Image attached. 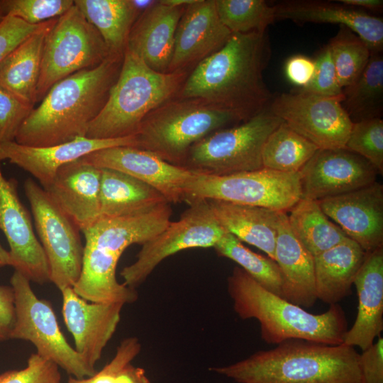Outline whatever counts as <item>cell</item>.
<instances>
[{
  "mask_svg": "<svg viewBox=\"0 0 383 383\" xmlns=\"http://www.w3.org/2000/svg\"><path fill=\"white\" fill-rule=\"evenodd\" d=\"M271 55L267 31L232 33L223 48L191 71L177 96L205 100L246 121L273 99L263 77Z\"/></svg>",
  "mask_w": 383,
  "mask_h": 383,
  "instance_id": "6da1fadb",
  "label": "cell"
},
{
  "mask_svg": "<svg viewBox=\"0 0 383 383\" xmlns=\"http://www.w3.org/2000/svg\"><path fill=\"white\" fill-rule=\"evenodd\" d=\"M123 55H110L96 67L77 72L57 82L33 109L15 141L44 147L86 137L119 75Z\"/></svg>",
  "mask_w": 383,
  "mask_h": 383,
  "instance_id": "7a4b0ae2",
  "label": "cell"
},
{
  "mask_svg": "<svg viewBox=\"0 0 383 383\" xmlns=\"http://www.w3.org/2000/svg\"><path fill=\"white\" fill-rule=\"evenodd\" d=\"M360 355L344 343L289 339L209 370L237 383H362Z\"/></svg>",
  "mask_w": 383,
  "mask_h": 383,
  "instance_id": "3957f363",
  "label": "cell"
},
{
  "mask_svg": "<svg viewBox=\"0 0 383 383\" xmlns=\"http://www.w3.org/2000/svg\"><path fill=\"white\" fill-rule=\"evenodd\" d=\"M227 291L235 313L243 320L256 319L262 339L269 344L303 339L339 345L348 329L338 304L330 305L322 313H310L266 289L240 267L228 277Z\"/></svg>",
  "mask_w": 383,
  "mask_h": 383,
  "instance_id": "277c9868",
  "label": "cell"
},
{
  "mask_svg": "<svg viewBox=\"0 0 383 383\" xmlns=\"http://www.w3.org/2000/svg\"><path fill=\"white\" fill-rule=\"evenodd\" d=\"M190 72H156L126 48L118 79L86 138L104 140L135 135L149 113L178 96Z\"/></svg>",
  "mask_w": 383,
  "mask_h": 383,
  "instance_id": "5b68a950",
  "label": "cell"
},
{
  "mask_svg": "<svg viewBox=\"0 0 383 383\" xmlns=\"http://www.w3.org/2000/svg\"><path fill=\"white\" fill-rule=\"evenodd\" d=\"M242 121L235 113L205 100L176 96L144 118L134 135L135 148L181 166L196 143Z\"/></svg>",
  "mask_w": 383,
  "mask_h": 383,
  "instance_id": "8992f818",
  "label": "cell"
},
{
  "mask_svg": "<svg viewBox=\"0 0 383 383\" xmlns=\"http://www.w3.org/2000/svg\"><path fill=\"white\" fill-rule=\"evenodd\" d=\"M82 233V267L74 292L89 302L125 305L135 301L136 290L119 283L116 271L124 250L140 242L138 226L126 218H100Z\"/></svg>",
  "mask_w": 383,
  "mask_h": 383,
  "instance_id": "52a82bcc",
  "label": "cell"
},
{
  "mask_svg": "<svg viewBox=\"0 0 383 383\" xmlns=\"http://www.w3.org/2000/svg\"><path fill=\"white\" fill-rule=\"evenodd\" d=\"M282 122L268 106L250 118L218 130L196 143L181 167L213 176L263 169L264 145Z\"/></svg>",
  "mask_w": 383,
  "mask_h": 383,
  "instance_id": "ba28073f",
  "label": "cell"
},
{
  "mask_svg": "<svg viewBox=\"0 0 383 383\" xmlns=\"http://www.w3.org/2000/svg\"><path fill=\"white\" fill-rule=\"evenodd\" d=\"M110 55L99 31L74 4L56 19L45 36L36 103L57 82L96 67Z\"/></svg>",
  "mask_w": 383,
  "mask_h": 383,
  "instance_id": "9c48e42d",
  "label": "cell"
},
{
  "mask_svg": "<svg viewBox=\"0 0 383 383\" xmlns=\"http://www.w3.org/2000/svg\"><path fill=\"white\" fill-rule=\"evenodd\" d=\"M301 199L299 172L263 168L223 176L194 172L185 189L184 201L219 200L287 213Z\"/></svg>",
  "mask_w": 383,
  "mask_h": 383,
  "instance_id": "30bf717a",
  "label": "cell"
},
{
  "mask_svg": "<svg viewBox=\"0 0 383 383\" xmlns=\"http://www.w3.org/2000/svg\"><path fill=\"white\" fill-rule=\"evenodd\" d=\"M10 282L14 293L16 312L10 339L30 342L38 355L54 362L75 378L94 376L97 371L67 343L50 304L37 297L30 281L14 270Z\"/></svg>",
  "mask_w": 383,
  "mask_h": 383,
  "instance_id": "8fae6325",
  "label": "cell"
},
{
  "mask_svg": "<svg viewBox=\"0 0 383 383\" xmlns=\"http://www.w3.org/2000/svg\"><path fill=\"white\" fill-rule=\"evenodd\" d=\"M187 209L177 221L142 245L135 261L121 272L123 284L135 289L167 257L183 250L214 247L227 232L204 199L187 201Z\"/></svg>",
  "mask_w": 383,
  "mask_h": 383,
  "instance_id": "7c38bea8",
  "label": "cell"
},
{
  "mask_svg": "<svg viewBox=\"0 0 383 383\" xmlns=\"http://www.w3.org/2000/svg\"><path fill=\"white\" fill-rule=\"evenodd\" d=\"M23 187L47 258L50 281L60 291L72 287L80 276L83 262L79 229L35 182L27 179Z\"/></svg>",
  "mask_w": 383,
  "mask_h": 383,
  "instance_id": "4fadbf2b",
  "label": "cell"
},
{
  "mask_svg": "<svg viewBox=\"0 0 383 383\" xmlns=\"http://www.w3.org/2000/svg\"><path fill=\"white\" fill-rule=\"evenodd\" d=\"M343 94L323 96L300 90L274 96L270 111L318 149L345 148L353 123Z\"/></svg>",
  "mask_w": 383,
  "mask_h": 383,
  "instance_id": "5bb4252c",
  "label": "cell"
},
{
  "mask_svg": "<svg viewBox=\"0 0 383 383\" xmlns=\"http://www.w3.org/2000/svg\"><path fill=\"white\" fill-rule=\"evenodd\" d=\"M299 174L301 198L321 201L373 184L378 172L362 156L337 148L318 149Z\"/></svg>",
  "mask_w": 383,
  "mask_h": 383,
  "instance_id": "9a60e30c",
  "label": "cell"
},
{
  "mask_svg": "<svg viewBox=\"0 0 383 383\" xmlns=\"http://www.w3.org/2000/svg\"><path fill=\"white\" fill-rule=\"evenodd\" d=\"M0 230L9 245L12 267L30 282L50 281L47 258L34 233L30 215L17 192V182L6 179L0 167Z\"/></svg>",
  "mask_w": 383,
  "mask_h": 383,
  "instance_id": "2e32d148",
  "label": "cell"
},
{
  "mask_svg": "<svg viewBox=\"0 0 383 383\" xmlns=\"http://www.w3.org/2000/svg\"><path fill=\"white\" fill-rule=\"evenodd\" d=\"M84 161L99 168L128 174L160 192L170 203L184 201L186 187L194 172L157 155L131 146H116L91 152Z\"/></svg>",
  "mask_w": 383,
  "mask_h": 383,
  "instance_id": "e0dca14e",
  "label": "cell"
},
{
  "mask_svg": "<svg viewBox=\"0 0 383 383\" xmlns=\"http://www.w3.org/2000/svg\"><path fill=\"white\" fill-rule=\"evenodd\" d=\"M231 35L219 18L215 0H195L186 6L177 25L168 72H191L223 48Z\"/></svg>",
  "mask_w": 383,
  "mask_h": 383,
  "instance_id": "ac0fdd59",
  "label": "cell"
},
{
  "mask_svg": "<svg viewBox=\"0 0 383 383\" xmlns=\"http://www.w3.org/2000/svg\"><path fill=\"white\" fill-rule=\"evenodd\" d=\"M323 213L366 252L383 246V186L375 182L318 201Z\"/></svg>",
  "mask_w": 383,
  "mask_h": 383,
  "instance_id": "d6986e66",
  "label": "cell"
},
{
  "mask_svg": "<svg viewBox=\"0 0 383 383\" xmlns=\"http://www.w3.org/2000/svg\"><path fill=\"white\" fill-rule=\"evenodd\" d=\"M60 292L63 319L74 338V350L95 368L116 330L124 304L89 302L79 296L72 287Z\"/></svg>",
  "mask_w": 383,
  "mask_h": 383,
  "instance_id": "ffe728a7",
  "label": "cell"
},
{
  "mask_svg": "<svg viewBox=\"0 0 383 383\" xmlns=\"http://www.w3.org/2000/svg\"><path fill=\"white\" fill-rule=\"evenodd\" d=\"M116 146L135 147V135L114 139L79 138L44 147L23 145L16 141L0 143V161L8 160L31 174L45 189L60 167L91 152Z\"/></svg>",
  "mask_w": 383,
  "mask_h": 383,
  "instance_id": "44dd1931",
  "label": "cell"
},
{
  "mask_svg": "<svg viewBox=\"0 0 383 383\" xmlns=\"http://www.w3.org/2000/svg\"><path fill=\"white\" fill-rule=\"evenodd\" d=\"M101 174V168L79 158L60 167L44 189L79 231L100 218Z\"/></svg>",
  "mask_w": 383,
  "mask_h": 383,
  "instance_id": "7402d4cb",
  "label": "cell"
},
{
  "mask_svg": "<svg viewBox=\"0 0 383 383\" xmlns=\"http://www.w3.org/2000/svg\"><path fill=\"white\" fill-rule=\"evenodd\" d=\"M274 7L275 20H289L298 24H338L359 36L371 52L382 51L383 20L364 11L339 2L317 0H286L279 1Z\"/></svg>",
  "mask_w": 383,
  "mask_h": 383,
  "instance_id": "603a6c76",
  "label": "cell"
},
{
  "mask_svg": "<svg viewBox=\"0 0 383 383\" xmlns=\"http://www.w3.org/2000/svg\"><path fill=\"white\" fill-rule=\"evenodd\" d=\"M187 6H174L161 1L145 9L130 32L126 48L152 70L168 72L179 21Z\"/></svg>",
  "mask_w": 383,
  "mask_h": 383,
  "instance_id": "cb8c5ba5",
  "label": "cell"
},
{
  "mask_svg": "<svg viewBox=\"0 0 383 383\" xmlns=\"http://www.w3.org/2000/svg\"><path fill=\"white\" fill-rule=\"evenodd\" d=\"M353 284L358 296L357 313L343 343L363 351L383 331V246L367 252Z\"/></svg>",
  "mask_w": 383,
  "mask_h": 383,
  "instance_id": "d4e9b609",
  "label": "cell"
},
{
  "mask_svg": "<svg viewBox=\"0 0 383 383\" xmlns=\"http://www.w3.org/2000/svg\"><path fill=\"white\" fill-rule=\"evenodd\" d=\"M274 261L282 275V297L303 309L316 300L314 257L292 233L286 212H279Z\"/></svg>",
  "mask_w": 383,
  "mask_h": 383,
  "instance_id": "484cf974",
  "label": "cell"
},
{
  "mask_svg": "<svg viewBox=\"0 0 383 383\" xmlns=\"http://www.w3.org/2000/svg\"><path fill=\"white\" fill-rule=\"evenodd\" d=\"M366 254L356 242L348 238L314 257L317 300L333 305L348 296Z\"/></svg>",
  "mask_w": 383,
  "mask_h": 383,
  "instance_id": "4316f807",
  "label": "cell"
},
{
  "mask_svg": "<svg viewBox=\"0 0 383 383\" xmlns=\"http://www.w3.org/2000/svg\"><path fill=\"white\" fill-rule=\"evenodd\" d=\"M214 215L225 228L241 242L250 244L274 261L279 214L272 209L207 200Z\"/></svg>",
  "mask_w": 383,
  "mask_h": 383,
  "instance_id": "83f0119b",
  "label": "cell"
},
{
  "mask_svg": "<svg viewBox=\"0 0 383 383\" xmlns=\"http://www.w3.org/2000/svg\"><path fill=\"white\" fill-rule=\"evenodd\" d=\"M100 218H117L148 212L169 203L149 184L124 172L101 168Z\"/></svg>",
  "mask_w": 383,
  "mask_h": 383,
  "instance_id": "f1b7e54d",
  "label": "cell"
},
{
  "mask_svg": "<svg viewBox=\"0 0 383 383\" xmlns=\"http://www.w3.org/2000/svg\"><path fill=\"white\" fill-rule=\"evenodd\" d=\"M56 19L45 21L0 62V84L33 107L45 38Z\"/></svg>",
  "mask_w": 383,
  "mask_h": 383,
  "instance_id": "f546056e",
  "label": "cell"
},
{
  "mask_svg": "<svg viewBox=\"0 0 383 383\" xmlns=\"http://www.w3.org/2000/svg\"><path fill=\"white\" fill-rule=\"evenodd\" d=\"M74 4L99 31L110 54L123 55L131 28L142 13L133 0H74Z\"/></svg>",
  "mask_w": 383,
  "mask_h": 383,
  "instance_id": "4dcf8cb0",
  "label": "cell"
},
{
  "mask_svg": "<svg viewBox=\"0 0 383 383\" xmlns=\"http://www.w3.org/2000/svg\"><path fill=\"white\" fill-rule=\"evenodd\" d=\"M288 212L292 233L313 257L348 238L323 213L318 201L301 198Z\"/></svg>",
  "mask_w": 383,
  "mask_h": 383,
  "instance_id": "1f68e13d",
  "label": "cell"
},
{
  "mask_svg": "<svg viewBox=\"0 0 383 383\" xmlns=\"http://www.w3.org/2000/svg\"><path fill=\"white\" fill-rule=\"evenodd\" d=\"M341 105L353 123L381 118L383 111V57L372 52L360 77L343 89Z\"/></svg>",
  "mask_w": 383,
  "mask_h": 383,
  "instance_id": "d6a6232c",
  "label": "cell"
},
{
  "mask_svg": "<svg viewBox=\"0 0 383 383\" xmlns=\"http://www.w3.org/2000/svg\"><path fill=\"white\" fill-rule=\"evenodd\" d=\"M318 150L282 121L264 145L262 166L277 172H299Z\"/></svg>",
  "mask_w": 383,
  "mask_h": 383,
  "instance_id": "836d02e7",
  "label": "cell"
},
{
  "mask_svg": "<svg viewBox=\"0 0 383 383\" xmlns=\"http://www.w3.org/2000/svg\"><path fill=\"white\" fill-rule=\"evenodd\" d=\"M213 248L218 255L235 262L262 287L282 296V275L275 261L252 251L228 232Z\"/></svg>",
  "mask_w": 383,
  "mask_h": 383,
  "instance_id": "e575fe53",
  "label": "cell"
},
{
  "mask_svg": "<svg viewBox=\"0 0 383 383\" xmlns=\"http://www.w3.org/2000/svg\"><path fill=\"white\" fill-rule=\"evenodd\" d=\"M222 23L232 33H263L274 21V7L264 0H215Z\"/></svg>",
  "mask_w": 383,
  "mask_h": 383,
  "instance_id": "d590c367",
  "label": "cell"
},
{
  "mask_svg": "<svg viewBox=\"0 0 383 383\" xmlns=\"http://www.w3.org/2000/svg\"><path fill=\"white\" fill-rule=\"evenodd\" d=\"M342 89L353 84L365 69L371 51L367 45L355 33L340 26L337 34L328 44Z\"/></svg>",
  "mask_w": 383,
  "mask_h": 383,
  "instance_id": "8d00e7d4",
  "label": "cell"
},
{
  "mask_svg": "<svg viewBox=\"0 0 383 383\" xmlns=\"http://www.w3.org/2000/svg\"><path fill=\"white\" fill-rule=\"evenodd\" d=\"M345 149L370 162L383 174V120L375 118L353 123Z\"/></svg>",
  "mask_w": 383,
  "mask_h": 383,
  "instance_id": "74e56055",
  "label": "cell"
},
{
  "mask_svg": "<svg viewBox=\"0 0 383 383\" xmlns=\"http://www.w3.org/2000/svg\"><path fill=\"white\" fill-rule=\"evenodd\" d=\"M72 0H0L4 16H13L30 25H38L65 14Z\"/></svg>",
  "mask_w": 383,
  "mask_h": 383,
  "instance_id": "f35d334b",
  "label": "cell"
},
{
  "mask_svg": "<svg viewBox=\"0 0 383 383\" xmlns=\"http://www.w3.org/2000/svg\"><path fill=\"white\" fill-rule=\"evenodd\" d=\"M33 109L0 84V143L15 141Z\"/></svg>",
  "mask_w": 383,
  "mask_h": 383,
  "instance_id": "ab89813d",
  "label": "cell"
},
{
  "mask_svg": "<svg viewBox=\"0 0 383 383\" xmlns=\"http://www.w3.org/2000/svg\"><path fill=\"white\" fill-rule=\"evenodd\" d=\"M0 383H61V374L57 364L33 353L23 369L1 373Z\"/></svg>",
  "mask_w": 383,
  "mask_h": 383,
  "instance_id": "60d3db41",
  "label": "cell"
},
{
  "mask_svg": "<svg viewBox=\"0 0 383 383\" xmlns=\"http://www.w3.org/2000/svg\"><path fill=\"white\" fill-rule=\"evenodd\" d=\"M315 70L310 82L299 90L323 96H338L343 94L331 52L328 45L325 46L314 60Z\"/></svg>",
  "mask_w": 383,
  "mask_h": 383,
  "instance_id": "b9f144b4",
  "label": "cell"
},
{
  "mask_svg": "<svg viewBox=\"0 0 383 383\" xmlns=\"http://www.w3.org/2000/svg\"><path fill=\"white\" fill-rule=\"evenodd\" d=\"M141 344L136 337L123 339L110 362L90 377L91 383H113L117 375L140 353Z\"/></svg>",
  "mask_w": 383,
  "mask_h": 383,
  "instance_id": "7bdbcfd3",
  "label": "cell"
},
{
  "mask_svg": "<svg viewBox=\"0 0 383 383\" xmlns=\"http://www.w3.org/2000/svg\"><path fill=\"white\" fill-rule=\"evenodd\" d=\"M44 23L30 25L16 17L6 16L0 23V62Z\"/></svg>",
  "mask_w": 383,
  "mask_h": 383,
  "instance_id": "ee69618b",
  "label": "cell"
},
{
  "mask_svg": "<svg viewBox=\"0 0 383 383\" xmlns=\"http://www.w3.org/2000/svg\"><path fill=\"white\" fill-rule=\"evenodd\" d=\"M362 383H383V338L379 336L360 355Z\"/></svg>",
  "mask_w": 383,
  "mask_h": 383,
  "instance_id": "f6af8a7d",
  "label": "cell"
},
{
  "mask_svg": "<svg viewBox=\"0 0 383 383\" xmlns=\"http://www.w3.org/2000/svg\"><path fill=\"white\" fill-rule=\"evenodd\" d=\"M284 70L289 81L302 88L311 80L315 70V62L308 57L297 55L288 59Z\"/></svg>",
  "mask_w": 383,
  "mask_h": 383,
  "instance_id": "bcb514c9",
  "label": "cell"
},
{
  "mask_svg": "<svg viewBox=\"0 0 383 383\" xmlns=\"http://www.w3.org/2000/svg\"><path fill=\"white\" fill-rule=\"evenodd\" d=\"M16 318L15 297L11 286L0 285V341L10 339Z\"/></svg>",
  "mask_w": 383,
  "mask_h": 383,
  "instance_id": "7dc6e473",
  "label": "cell"
},
{
  "mask_svg": "<svg viewBox=\"0 0 383 383\" xmlns=\"http://www.w3.org/2000/svg\"><path fill=\"white\" fill-rule=\"evenodd\" d=\"M113 383H150V382L143 368L130 364L117 375Z\"/></svg>",
  "mask_w": 383,
  "mask_h": 383,
  "instance_id": "c3c4849f",
  "label": "cell"
},
{
  "mask_svg": "<svg viewBox=\"0 0 383 383\" xmlns=\"http://www.w3.org/2000/svg\"><path fill=\"white\" fill-rule=\"evenodd\" d=\"M337 1L357 9L360 8L380 11L383 6L382 0H338Z\"/></svg>",
  "mask_w": 383,
  "mask_h": 383,
  "instance_id": "681fc988",
  "label": "cell"
},
{
  "mask_svg": "<svg viewBox=\"0 0 383 383\" xmlns=\"http://www.w3.org/2000/svg\"><path fill=\"white\" fill-rule=\"evenodd\" d=\"M12 260L9 251L5 250L0 244V268L5 266L12 267Z\"/></svg>",
  "mask_w": 383,
  "mask_h": 383,
  "instance_id": "f907efd6",
  "label": "cell"
},
{
  "mask_svg": "<svg viewBox=\"0 0 383 383\" xmlns=\"http://www.w3.org/2000/svg\"><path fill=\"white\" fill-rule=\"evenodd\" d=\"M194 1L195 0H162L165 4L174 6H187Z\"/></svg>",
  "mask_w": 383,
  "mask_h": 383,
  "instance_id": "816d5d0a",
  "label": "cell"
},
{
  "mask_svg": "<svg viewBox=\"0 0 383 383\" xmlns=\"http://www.w3.org/2000/svg\"><path fill=\"white\" fill-rule=\"evenodd\" d=\"M68 383H91L90 377L77 379L75 377H70L68 380Z\"/></svg>",
  "mask_w": 383,
  "mask_h": 383,
  "instance_id": "f5cc1de1",
  "label": "cell"
},
{
  "mask_svg": "<svg viewBox=\"0 0 383 383\" xmlns=\"http://www.w3.org/2000/svg\"><path fill=\"white\" fill-rule=\"evenodd\" d=\"M5 16H4L2 11H1V9L0 8V23L3 21V20L4 19Z\"/></svg>",
  "mask_w": 383,
  "mask_h": 383,
  "instance_id": "db71d44e",
  "label": "cell"
}]
</instances>
